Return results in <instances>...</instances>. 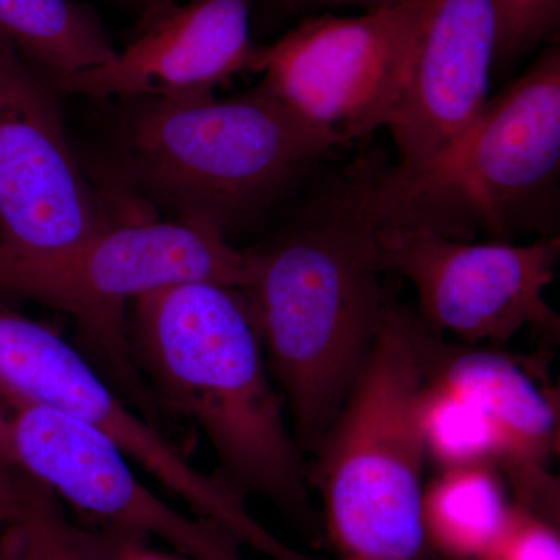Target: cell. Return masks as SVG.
<instances>
[{"instance_id":"3957f363","label":"cell","mask_w":560,"mask_h":560,"mask_svg":"<svg viewBox=\"0 0 560 560\" xmlns=\"http://www.w3.org/2000/svg\"><path fill=\"white\" fill-rule=\"evenodd\" d=\"M434 335L389 300L355 385L312 453L307 481L319 490L320 528L337 560L430 559L419 399Z\"/></svg>"},{"instance_id":"9a60e30c","label":"cell","mask_w":560,"mask_h":560,"mask_svg":"<svg viewBox=\"0 0 560 560\" xmlns=\"http://www.w3.org/2000/svg\"><path fill=\"white\" fill-rule=\"evenodd\" d=\"M499 467H451L423 488L422 525L429 555L482 560L510 522L512 508Z\"/></svg>"},{"instance_id":"ba28073f","label":"cell","mask_w":560,"mask_h":560,"mask_svg":"<svg viewBox=\"0 0 560 560\" xmlns=\"http://www.w3.org/2000/svg\"><path fill=\"white\" fill-rule=\"evenodd\" d=\"M0 459L95 525L160 539L189 560H245L226 529L153 492L101 430L2 385Z\"/></svg>"},{"instance_id":"7c38bea8","label":"cell","mask_w":560,"mask_h":560,"mask_svg":"<svg viewBox=\"0 0 560 560\" xmlns=\"http://www.w3.org/2000/svg\"><path fill=\"white\" fill-rule=\"evenodd\" d=\"M256 0H165L145 9L130 43L108 65L47 80L58 97H165L200 101L249 70Z\"/></svg>"},{"instance_id":"8fae6325","label":"cell","mask_w":560,"mask_h":560,"mask_svg":"<svg viewBox=\"0 0 560 560\" xmlns=\"http://www.w3.org/2000/svg\"><path fill=\"white\" fill-rule=\"evenodd\" d=\"M58 98L38 70L0 38L2 253L65 248L114 224L73 153Z\"/></svg>"},{"instance_id":"52a82bcc","label":"cell","mask_w":560,"mask_h":560,"mask_svg":"<svg viewBox=\"0 0 560 560\" xmlns=\"http://www.w3.org/2000/svg\"><path fill=\"white\" fill-rule=\"evenodd\" d=\"M0 385L101 430L190 514L215 523L242 545L271 560H307L265 529L215 474L195 467L83 349L5 302H0Z\"/></svg>"},{"instance_id":"6da1fadb","label":"cell","mask_w":560,"mask_h":560,"mask_svg":"<svg viewBox=\"0 0 560 560\" xmlns=\"http://www.w3.org/2000/svg\"><path fill=\"white\" fill-rule=\"evenodd\" d=\"M127 331L150 399L201 430L217 477L243 500L270 501L308 540L319 539L304 455L245 291L209 282L151 291L132 301Z\"/></svg>"},{"instance_id":"5b68a950","label":"cell","mask_w":560,"mask_h":560,"mask_svg":"<svg viewBox=\"0 0 560 560\" xmlns=\"http://www.w3.org/2000/svg\"><path fill=\"white\" fill-rule=\"evenodd\" d=\"M560 165V54L545 50L469 127L418 167L361 176L350 201L372 226L422 228L508 242L512 220L555 183Z\"/></svg>"},{"instance_id":"ac0fdd59","label":"cell","mask_w":560,"mask_h":560,"mask_svg":"<svg viewBox=\"0 0 560 560\" xmlns=\"http://www.w3.org/2000/svg\"><path fill=\"white\" fill-rule=\"evenodd\" d=\"M419 419L427 458L441 469L477 464L499 467L501 442L488 416L430 374L420 390Z\"/></svg>"},{"instance_id":"4fadbf2b","label":"cell","mask_w":560,"mask_h":560,"mask_svg":"<svg viewBox=\"0 0 560 560\" xmlns=\"http://www.w3.org/2000/svg\"><path fill=\"white\" fill-rule=\"evenodd\" d=\"M497 46L492 0H419L407 90L388 130L400 168L436 156L489 102Z\"/></svg>"},{"instance_id":"ffe728a7","label":"cell","mask_w":560,"mask_h":560,"mask_svg":"<svg viewBox=\"0 0 560 560\" xmlns=\"http://www.w3.org/2000/svg\"><path fill=\"white\" fill-rule=\"evenodd\" d=\"M482 560H560L559 525L514 503L506 528Z\"/></svg>"},{"instance_id":"8992f818","label":"cell","mask_w":560,"mask_h":560,"mask_svg":"<svg viewBox=\"0 0 560 560\" xmlns=\"http://www.w3.org/2000/svg\"><path fill=\"white\" fill-rule=\"evenodd\" d=\"M250 280V250L234 248L215 228L180 220L117 221L65 248L0 250V302H35L68 315L79 348L147 418L153 400L128 342L132 301L176 283L246 290Z\"/></svg>"},{"instance_id":"30bf717a","label":"cell","mask_w":560,"mask_h":560,"mask_svg":"<svg viewBox=\"0 0 560 560\" xmlns=\"http://www.w3.org/2000/svg\"><path fill=\"white\" fill-rule=\"evenodd\" d=\"M383 272L411 283L418 315L460 345H503L526 327L558 331L545 291L556 275L559 237L528 245L471 243L422 228H375Z\"/></svg>"},{"instance_id":"44dd1931","label":"cell","mask_w":560,"mask_h":560,"mask_svg":"<svg viewBox=\"0 0 560 560\" xmlns=\"http://www.w3.org/2000/svg\"><path fill=\"white\" fill-rule=\"evenodd\" d=\"M40 489L0 459V530L24 514Z\"/></svg>"},{"instance_id":"e0dca14e","label":"cell","mask_w":560,"mask_h":560,"mask_svg":"<svg viewBox=\"0 0 560 560\" xmlns=\"http://www.w3.org/2000/svg\"><path fill=\"white\" fill-rule=\"evenodd\" d=\"M145 537L113 526L69 521L43 488L16 521L0 530V560H125Z\"/></svg>"},{"instance_id":"9c48e42d","label":"cell","mask_w":560,"mask_h":560,"mask_svg":"<svg viewBox=\"0 0 560 560\" xmlns=\"http://www.w3.org/2000/svg\"><path fill=\"white\" fill-rule=\"evenodd\" d=\"M419 0L360 16L320 14L270 46L256 47L249 72L324 138L345 145L388 127L407 90Z\"/></svg>"},{"instance_id":"5bb4252c","label":"cell","mask_w":560,"mask_h":560,"mask_svg":"<svg viewBox=\"0 0 560 560\" xmlns=\"http://www.w3.org/2000/svg\"><path fill=\"white\" fill-rule=\"evenodd\" d=\"M430 377L480 407L499 434V469L517 493L515 503L559 525V482L550 463L558 442V411L522 364L482 346L434 337Z\"/></svg>"},{"instance_id":"603a6c76","label":"cell","mask_w":560,"mask_h":560,"mask_svg":"<svg viewBox=\"0 0 560 560\" xmlns=\"http://www.w3.org/2000/svg\"><path fill=\"white\" fill-rule=\"evenodd\" d=\"M143 3H145V9H149V7L158 5V3L165 2V0H142Z\"/></svg>"},{"instance_id":"2e32d148","label":"cell","mask_w":560,"mask_h":560,"mask_svg":"<svg viewBox=\"0 0 560 560\" xmlns=\"http://www.w3.org/2000/svg\"><path fill=\"white\" fill-rule=\"evenodd\" d=\"M0 38L49 81L108 65L117 55L101 18L79 0H0Z\"/></svg>"},{"instance_id":"277c9868","label":"cell","mask_w":560,"mask_h":560,"mask_svg":"<svg viewBox=\"0 0 560 560\" xmlns=\"http://www.w3.org/2000/svg\"><path fill=\"white\" fill-rule=\"evenodd\" d=\"M120 102L109 147L117 179L224 235L335 149L261 84L224 101Z\"/></svg>"},{"instance_id":"7402d4cb","label":"cell","mask_w":560,"mask_h":560,"mask_svg":"<svg viewBox=\"0 0 560 560\" xmlns=\"http://www.w3.org/2000/svg\"><path fill=\"white\" fill-rule=\"evenodd\" d=\"M278 2L282 10L301 13V11L340 9V7H361V9L374 10L397 5L405 0H278Z\"/></svg>"},{"instance_id":"d6986e66","label":"cell","mask_w":560,"mask_h":560,"mask_svg":"<svg viewBox=\"0 0 560 560\" xmlns=\"http://www.w3.org/2000/svg\"><path fill=\"white\" fill-rule=\"evenodd\" d=\"M497 16L493 69L510 68L555 35L560 0H492Z\"/></svg>"},{"instance_id":"7a4b0ae2","label":"cell","mask_w":560,"mask_h":560,"mask_svg":"<svg viewBox=\"0 0 560 560\" xmlns=\"http://www.w3.org/2000/svg\"><path fill=\"white\" fill-rule=\"evenodd\" d=\"M374 231L346 194L330 212L253 249L243 291L302 455L318 447L381 330L389 298Z\"/></svg>"}]
</instances>
